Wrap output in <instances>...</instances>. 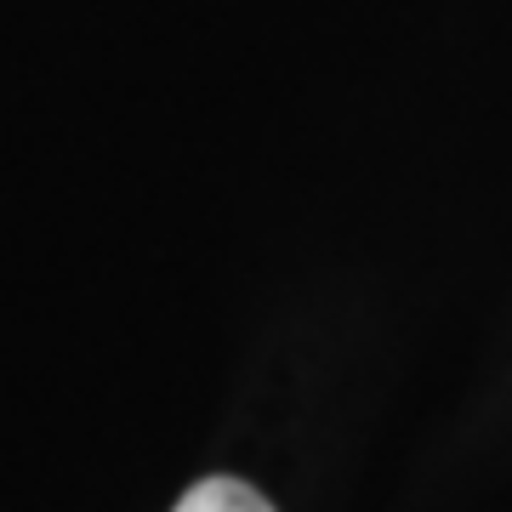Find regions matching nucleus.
<instances>
[{"label":"nucleus","instance_id":"nucleus-1","mask_svg":"<svg viewBox=\"0 0 512 512\" xmlns=\"http://www.w3.org/2000/svg\"><path fill=\"white\" fill-rule=\"evenodd\" d=\"M171 512H274L268 495L251 490L245 478H200Z\"/></svg>","mask_w":512,"mask_h":512}]
</instances>
